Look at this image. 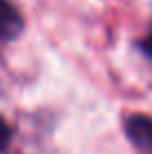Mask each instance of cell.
Segmentation results:
<instances>
[{
    "instance_id": "cell-1",
    "label": "cell",
    "mask_w": 152,
    "mask_h": 154,
    "mask_svg": "<svg viewBox=\"0 0 152 154\" xmlns=\"http://www.w3.org/2000/svg\"><path fill=\"white\" fill-rule=\"evenodd\" d=\"M125 134L141 154H152V121L148 116H130L125 123Z\"/></svg>"
},
{
    "instance_id": "cell-2",
    "label": "cell",
    "mask_w": 152,
    "mask_h": 154,
    "mask_svg": "<svg viewBox=\"0 0 152 154\" xmlns=\"http://www.w3.org/2000/svg\"><path fill=\"white\" fill-rule=\"evenodd\" d=\"M23 29V20L18 11L11 7V2L0 0V38H14Z\"/></svg>"
},
{
    "instance_id": "cell-3",
    "label": "cell",
    "mask_w": 152,
    "mask_h": 154,
    "mask_svg": "<svg viewBox=\"0 0 152 154\" xmlns=\"http://www.w3.org/2000/svg\"><path fill=\"white\" fill-rule=\"evenodd\" d=\"M9 134H11V132H9V125L0 119V150H2V147L9 143Z\"/></svg>"
},
{
    "instance_id": "cell-4",
    "label": "cell",
    "mask_w": 152,
    "mask_h": 154,
    "mask_svg": "<svg viewBox=\"0 0 152 154\" xmlns=\"http://www.w3.org/2000/svg\"><path fill=\"white\" fill-rule=\"evenodd\" d=\"M143 51L152 56V31H150L148 36H145V40H143Z\"/></svg>"
}]
</instances>
